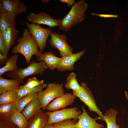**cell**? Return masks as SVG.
<instances>
[{
  "label": "cell",
  "instance_id": "obj_1",
  "mask_svg": "<svg viewBox=\"0 0 128 128\" xmlns=\"http://www.w3.org/2000/svg\"><path fill=\"white\" fill-rule=\"evenodd\" d=\"M36 41L30 32L28 28L23 31L22 37H19L17 40V44L12 50L14 54L20 53L24 57L26 63L29 64L32 56L35 55L37 58L40 52Z\"/></svg>",
  "mask_w": 128,
  "mask_h": 128
},
{
  "label": "cell",
  "instance_id": "obj_2",
  "mask_svg": "<svg viewBox=\"0 0 128 128\" xmlns=\"http://www.w3.org/2000/svg\"><path fill=\"white\" fill-rule=\"evenodd\" d=\"M88 5L83 0L74 4L68 13L63 18L59 19V27L63 31H69L73 26L84 19V13Z\"/></svg>",
  "mask_w": 128,
  "mask_h": 128
},
{
  "label": "cell",
  "instance_id": "obj_3",
  "mask_svg": "<svg viewBox=\"0 0 128 128\" xmlns=\"http://www.w3.org/2000/svg\"><path fill=\"white\" fill-rule=\"evenodd\" d=\"M48 68L44 62H36L34 60L31 61L27 67L24 68H19L15 71L9 72L6 76L12 79L17 80L23 84L25 78L36 74L42 75Z\"/></svg>",
  "mask_w": 128,
  "mask_h": 128
},
{
  "label": "cell",
  "instance_id": "obj_4",
  "mask_svg": "<svg viewBox=\"0 0 128 128\" xmlns=\"http://www.w3.org/2000/svg\"><path fill=\"white\" fill-rule=\"evenodd\" d=\"M63 85L62 83H50L47 85L44 90L38 93L37 98L42 110H46L47 106L51 101L64 93Z\"/></svg>",
  "mask_w": 128,
  "mask_h": 128
},
{
  "label": "cell",
  "instance_id": "obj_5",
  "mask_svg": "<svg viewBox=\"0 0 128 128\" xmlns=\"http://www.w3.org/2000/svg\"><path fill=\"white\" fill-rule=\"evenodd\" d=\"M81 85V89L78 91H72L73 94L83 102L90 111L96 112L101 119L103 120L104 115L97 107L91 91L85 83H82Z\"/></svg>",
  "mask_w": 128,
  "mask_h": 128
},
{
  "label": "cell",
  "instance_id": "obj_6",
  "mask_svg": "<svg viewBox=\"0 0 128 128\" xmlns=\"http://www.w3.org/2000/svg\"><path fill=\"white\" fill-rule=\"evenodd\" d=\"M82 112L81 111L78 110V107H74L46 113L49 117L48 124H52L69 119L77 121Z\"/></svg>",
  "mask_w": 128,
  "mask_h": 128
},
{
  "label": "cell",
  "instance_id": "obj_7",
  "mask_svg": "<svg viewBox=\"0 0 128 128\" xmlns=\"http://www.w3.org/2000/svg\"><path fill=\"white\" fill-rule=\"evenodd\" d=\"M25 23L37 43L40 52L42 53L47 46V40L52 32L51 29L44 28L39 25L30 23L27 22H25Z\"/></svg>",
  "mask_w": 128,
  "mask_h": 128
},
{
  "label": "cell",
  "instance_id": "obj_8",
  "mask_svg": "<svg viewBox=\"0 0 128 128\" xmlns=\"http://www.w3.org/2000/svg\"><path fill=\"white\" fill-rule=\"evenodd\" d=\"M49 43L51 46L57 49L61 57L66 56L73 53V49L66 41V37L62 34H59L54 32L51 33Z\"/></svg>",
  "mask_w": 128,
  "mask_h": 128
},
{
  "label": "cell",
  "instance_id": "obj_9",
  "mask_svg": "<svg viewBox=\"0 0 128 128\" xmlns=\"http://www.w3.org/2000/svg\"><path fill=\"white\" fill-rule=\"evenodd\" d=\"M82 112L78 117V120L75 125V128H104V125L97 123L96 121L101 119L97 117L92 118L89 115L84 107H82Z\"/></svg>",
  "mask_w": 128,
  "mask_h": 128
},
{
  "label": "cell",
  "instance_id": "obj_10",
  "mask_svg": "<svg viewBox=\"0 0 128 128\" xmlns=\"http://www.w3.org/2000/svg\"><path fill=\"white\" fill-rule=\"evenodd\" d=\"M76 98L72 93H66L53 100L47 105L46 109L53 111L65 108L72 105Z\"/></svg>",
  "mask_w": 128,
  "mask_h": 128
},
{
  "label": "cell",
  "instance_id": "obj_11",
  "mask_svg": "<svg viewBox=\"0 0 128 128\" xmlns=\"http://www.w3.org/2000/svg\"><path fill=\"white\" fill-rule=\"evenodd\" d=\"M27 17L32 23L45 25L50 28L59 26V19H54L44 11L37 14L31 13Z\"/></svg>",
  "mask_w": 128,
  "mask_h": 128
},
{
  "label": "cell",
  "instance_id": "obj_12",
  "mask_svg": "<svg viewBox=\"0 0 128 128\" xmlns=\"http://www.w3.org/2000/svg\"><path fill=\"white\" fill-rule=\"evenodd\" d=\"M0 4L5 11L17 16L20 14L26 13L28 10L24 2L20 0H1Z\"/></svg>",
  "mask_w": 128,
  "mask_h": 128
},
{
  "label": "cell",
  "instance_id": "obj_13",
  "mask_svg": "<svg viewBox=\"0 0 128 128\" xmlns=\"http://www.w3.org/2000/svg\"><path fill=\"white\" fill-rule=\"evenodd\" d=\"M85 51V50H84L78 53H72L66 56L61 57L56 69L62 72L73 70L75 68L74 64L80 59Z\"/></svg>",
  "mask_w": 128,
  "mask_h": 128
},
{
  "label": "cell",
  "instance_id": "obj_14",
  "mask_svg": "<svg viewBox=\"0 0 128 128\" xmlns=\"http://www.w3.org/2000/svg\"><path fill=\"white\" fill-rule=\"evenodd\" d=\"M17 16L14 14L5 11L0 4V31L4 32L9 27L15 26Z\"/></svg>",
  "mask_w": 128,
  "mask_h": 128
},
{
  "label": "cell",
  "instance_id": "obj_15",
  "mask_svg": "<svg viewBox=\"0 0 128 128\" xmlns=\"http://www.w3.org/2000/svg\"><path fill=\"white\" fill-rule=\"evenodd\" d=\"M37 58L38 61L44 62L50 70H53L56 69L61 57H57L50 51L44 53L40 52Z\"/></svg>",
  "mask_w": 128,
  "mask_h": 128
},
{
  "label": "cell",
  "instance_id": "obj_16",
  "mask_svg": "<svg viewBox=\"0 0 128 128\" xmlns=\"http://www.w3.org/2000/svg\"><path fill=\"white\" fill-rule=\"evenodd\" d=\"M41 107L38 98L29 103L24 108L22 113L27 120L37 114L41 110Z\"/></svg>",
  "mask_w": 128,
  "mask_h": 128
},
{
  "label": "cell",
  "instance_id": "obj_17",
  "mask_svg": "<svg viewBox=\"0 0 128 128\" xmlns=\"http://www.w3.org/2000/svg\"><path fill=\"white\" fill-rule=\"evenodd\" d=\"M49 117L42 110L28 121V128H43L48 124Z\"/></svg>",
  "mask_w": 128,
  "mask_h": 128
},
{
  "label": "cell",
  "instance_id": "obj_18",
  "mask_svg": "<svg viewBox=\"0 0 128 128\" xmlns=\"http://www.w3.org/2000/svg\"><path fill=\"white\" fill-rule=\"evenodd\" d=\"M21 82L14 79H7L0 77V94L6 91L16 90L20 88Z\"/></svg>",
  "mask_w": 128,
  "mask_h": 128
},
{
  "label": "cell",
  "instance_id": "obj_19",
  "mask_svg": "<svg viewBox=\"0 0 128 128\" xmlns=\"http://www.w3.org/2000/svg\"><path fill=\"white\" fill-rule=\"evenodd\" d=\"M118 114V111L112 108L106 110L104 115L103 120L107 124L106 128H120L116 122V117Z\"/></svg>",
  "mask_w": 128,
  "mask_h": 128
},
{
  "label": "cell",
  "instance_id": "obj_20",
  "mask_svg": "<svg viewBox=\"0 0 128 128\" xmlns=\"http://www.w3.org/2000/svg\"><path fill=\"white\" fill-rule=\"evenodd\" d=\"M18 32L15 26L9 27L5 31L2 32L5 40L9 49L15 44Z\"/></svg>",
  "mask_w": 128,
  "mask_h": 128
},
{
  "label": "cell",
  "instance_id": "obj_21",
  "mask_svg": "<svg viewBox=\"0 0 128 128\" xmlns=\"http://www.w3.org/2000/svg\"><path fill=\"white\" fill-rule=\"evenodd\" d=\"M18 57V55L15 54L8 58L5 65L0 69V77L7 72L14 71L19 68L17 65Z\"/></svg>",
  "mask_w": 128,
  "mask_h": 128
},
{
  "label": "cell",
  "instance_id": "obj_22",
  "mask_svg": "<svg viewBox=\"0 0 128 128\" xmlns=\"http://www.w3.org/2000/svg\"><path fill=\"white\" fill-rule=\"evenodd\" d=\"M38 93L28 94L24 97L17 100L15 102L17 111L21 112L25 107L30 102L38 98Z\"/></svg>",
  "mask_w": 128,
  "mask_h": 128
},
{
  "label": "cell",
  "instance_id": "obj_23",
  "mask_svg": "<svg viewBox=\"0 0 128 128\" xmlns=\"http://www.w3.org/2000/svg\"><path fill=\"white\" fill-rule=\"evenodd\" d=\"M65 87L67 89L72 90L73 91H78L81 89V85L78 82L76 75L74 72L70 73L68 75Z\"/></svg>",
  "mask_w": 128,
  "mask_h": 128
},
{
  "label": "cell",
  "instance_id": "obj_24",
  "mask_svg": "<svg viewBox=\"0 0 128 128\" xmlns=\"http://www.w3.org/2000/svg\"><path fill=\"white\" fill-rule=\"evenodd\" d=\"M10 118L18 128H27L28 121L21 112L16 111Z\"/></svg>",
  "mask_w": 128,
  "mask_h": 128
},
{
  "label": "cell",
  "instance_id": "obj_25",
  "mask_svg": "<svg viewBox=\"0 0 128 128\" xmlns=\"http://www.w3.org/2000/svg\"><path fill=\"white\" fill-rule=\"evenodd\" d=\"M18 98L16 90L6 92L0 95V105L15 102Z\"/></svg>",
  "mask_w": 128,
  "mask_h": 128
},
{
  "label": "cell",
  "instance_id": "obj_26",
  "mask_svg": "<svg viewBox=\"0 0 128 128\" xmlns=\"http://www.w3.org/2000/svg\"><path fill=\"white\" fill-rule=\"evenodd\" d=\"M47 85L44 83L36 87L29 89H19L16 90L18 95V100L21 98L27 95L33 93H38L41 91Z\"/></svg>",
  "mask_w": 128,
  "mask_h": 128
},
{
  "label": "cell",
  "instance_id": "obj_27",
  "mask_svg": "<svg viewBox=\"0 0 128 128\" xmlns=\"http://www.w3.org/2000/svg\"><path fill=\"white\" fill-rule=\"evenodd\" d=\"M16 111L15 102L0 105V115L10 118Z\"/></svg>",
  "mask_w": 128,
  "mask_h": 128
},
{
  "label": "cell",
  "instance_id": "obj_28",
  "mask_svg": "<svg viewBox=\"0 0 128 128\" xmlns=\"http://www.w3.org/2000/svg\"><path fill=\"white\" fill-rule=\"evenodd\" d=\"M44 83V80H38L34 77L29 78L27 82L24 85L20 86V88L29 89L38 86Z\"/></svg>",
  "mask_w": 128,
  "mask_h": 128
},
{
  "label": "cell",
  "instance_id": "obj_29",
  "mask_svg": "<svg viewBox=\"0 0 128 128\" xmlns=\"http://www.w3.org/2000/svg\"><path fill=\"white\" fill-rule=\"evenodd\" d=\"M76 120L69 119L53 124V128H75Z\"/></svg>",
  "mask_w": 128,
  "mask_h": 128
},
{
  "label": "cell",
  "instance_id": "obj_30",
  "mask_svg": "<svg viewBox=\"0 0 128 128\" xmlns=\"http://www.w3.org/2000/svg\"><path fill=\"white\" fill-rule=\"evenodd\" d=\"M9 49L5 40L2 32L0 31V52L7 56Z\"/></svg>",
  "mask_w": 128,
  "mask_h": 128
},
{
  "label": "cell",
  "instance_id": "obj_31",
  "mask_svg": "<svg viewBox=\"0 0 128 128\" xmlns=\"http://www.w3.org/2000/svg\"><path fill=\"white\" fill-rule=\"evenodd\" d=\"M8 58L7 56L3 54L0 52V66H2L4 64H5Z\"/></svg>",
  "mask_w": 128,
  "mask_h": 128
},
{
  "label": "cell",
  "instance_id": "obj_32",
  "mask_svg": "<svg viewBox=\"0 0 128 128\" xmlns=\"http://www.w3.org/2000/svg\"><path fill=\"white\" fill-rule=\"evenodd\" d=\"M60 1L62 3H66L69 7L72 6L76 3L73 0H60Z\"/></svg>",
  "mask_w": 128,
  "mask_h": 128
},
{
  "label": "cell",
  "instance_id": "obj_33",
  "mask_svg": "<svg viewBox=\"0 0 128 128\" xmlns=\"http://www.w3.org/2000/svg\"><path fill=\"white\" fill-rule=\"evenodd\" d=\"M91 14L93 15H98L101 17H103L105 18L110 17L117 18L118 17L117 15L113 14H97L92 13H91Z\"/></svg>",
  "mask_w": 128,
  "mask_h": 128
},
{
  "label": "cell",
  "instance_id": "obj_34",
  "mask_svg": "<svg viewBox=\"0 0 128 128\" xmlns=\"http://www.w3.org/2000/svg\"><path fill=\"white\" fill-rule=\"evenodd\" d=\"M53 124H48L45 126L43 128H53Z\"/></svg>",
  "mask_w": 128,
  "mask_h": 128
},
{
  "label": "cell",
  "instance_id": "obj_35",
  "mask_svg": "<svg viewBox=\"0 0 128 128\" xmlns=\"http://www.w3.org/2000/svg\"><path fill=\"white\" fill-rule=\"evenodd\" d=\"M50 1V0H41V1L42 2V3H46L48 2V1Z\"/></svg>",
  "mask_w": 128,
  "mask_h": 128
},
{
  "label": "cell",
  "instance_id": "obj_36",
  "mask_svg": "<svg viewBox=\"0 0 128 128\" xmlns=\"http://www.w3.org/2000/svg\"><path fill=\"white\" fill-rule=\"evenodd\" d=\"M125 95L126 96V97L127 100H128V96L127 95V94L126 92V91L125 92Z\"/></svg>",
  "mask_w": 128,
  "mask_h": 128
}]
</instances>
